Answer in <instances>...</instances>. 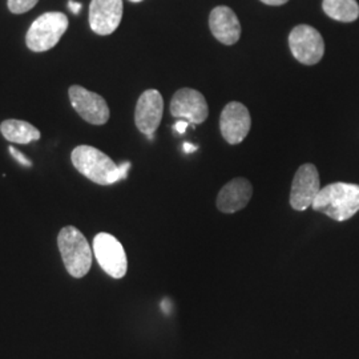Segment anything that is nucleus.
Listing matches in <instances>:
<instances>
[{"label": "nucleus", "instance_id": "1", "mask_svg": "<svg viewBox=\"0 0 359 359\" xmlns=\"http://www.w3.org/2000/svg\"><path fill=\"white\" fill-rule=\"evenodd\" d=\"M74 167L99 185H112L121 180L127 179L130 163H123L121 165L108 156L90 145H79L71 154Z\"/></svg>", "mask_w": 359, "mask_h": 359}, {"label": "nucleus", "instance_id": "2", "mask_svg": "<svg viewBox=\"0 0 359 359\" xmlns=\"http://www.w3.org/2000/svg\"><path fill=\"white\" fill-rule=\"evenodd\" d=\"M311 208L334 221L342 222L359 212V185L334 182L321 188Z\"/></svg>", "mask_w": 359, "mask_h": 359}, {"label": "nucleus", "instance_id": "3", "mask_svg": "<svg viewBox=\"0 0 359 359\" xmlns=\"http://www.w3.org/2000/svg\"><path fill=\"white\" fill-rule=\"evenodd\" d=\"M57 245L68 273L75 278L84 277L92 265V249L83 233L74 226H65L59 233Z\"/></svg>", "mask_w": 359, "mask_h": 359}, {"label": "nucleus", "instance_id": "4", "mask_svg": "<svg viewBox=\"0 0 359 359\" xmlns=\"http://www.w3.org/2000/svg\"><path fill=\"white\" fill-rule=\"evenodd\" d=\"M68 28V18L63 13H47L39 16L27 31V47L34 52L53 48Z\"/></svg>", "mask_w": 359, "mask_h": 359}, {"label": "nucleus", "instance_id": "5", "mask_svg": "<svg viewBox=\"0 0 359 359\" xmlns=\"http://www.w3.org/2000/svg\"><path fill=\"white\" fill-rule=\"evenodd\" d=\"M93 253L102 269L112 278H123L127 274L128 261L123 245L112 234L99 233L93 240Z\"/></svg>", "mask_w": 359, "mask_h": 359}, {"label": "nucleus", "instance_id": "6", "mask_svg": "<svg viewBox=\"0 0 359 359\" xmlns=\"http://www.w3.org/2000/svg\"><path fill=\"white\" fill-rule=\"evenodd\" d=\"M289 47L301 65H317L325 55V41L321 34L308 25H299L292 29Z\"/></svg>", "mask_w": 359, "mask_h": 359}, {"label": "nucleus", "instance_id": "7", "mask_svg": "<svg viewBox=\"0 0 359 359\" xmlns=\"http://www.w3.org/2000/svg\"><path fill=\"white\" fill-rule=\"evenodd\" d=\"M321 191V181L318 169L313 164H304L295 172L290 205L298 212H304L313 205L317 194Z\"/></svg>", "mask_w": 359, "mask_h": 359}, {"label": "nucleus", "instance_id": "8", "mask_svg": "<svg viewBox=\"0 0 359 359\" xmlns=\"http://www.w3.org/2000/svg\"><path fill=\"white\" fill-rule=\"evenodd\" d=\"M68 93L72 107L87 123L93 126H103L109 120L108 104L100 95L80 86H72Z\"/></svg>", "mask_w": 359, "mask_h": 359}, {"label": "nucleus", "instance_id": "9", "mask_svg": "<svg viewBox=\"0 0 359 359\" xmlns=\"http://www.w3.org/2000/svg\"><path fill=\"white\" fill-rule=\"evenodd\" d=\"M252 128V117L244 104L231 102L226 104L219 117V129L225 142L237 145L245 140Z\"/></svg>", "mask_w": 359, "mask_h": 359}, {"label": "nucleus", "instance_id": "10", "mask_svg": "<svg viewBox=\"0 0 359 359\" xmlns=\"http://www.w3.org/2000/svg\"><path fill=\"white\" fill-rule=\"evenodd\" d=\"M170 115L187 120L191 124H201L209 116V107L201 92L181 88L172 97Z\"/></svg>", "mask_w": 359, "mask_h": 359}, {"label": "nucleus", "instance_id": "11", "mask_svg": "<svg viewBox=\"0 0 359 359\" xmlns=\"http://www.w3.org/2000/svg\"><path fill=\"white\" fill-rule=\"evenodd\" d=\"M123 0H92L90 6V29L107 36L114 34L121 23Z\"/></svg>", "mask_w": 359, "mask_h": 359}, {"label": "nucleus", "instance_id": "12", "mask_svg": "<svg viewBox=\"0 0 359 359\" xmlns=\"http://www.w3.org/2000/svg\"><path fill=\"white\" fill-rule=\"evenodd\" d=\"M164 111V100L157 90H147L139 97L135 111V123L137 129L151 136L158 128Z\"/></svg>", "mask_w": 359, "mask_h": 359}, {"label": "nucleus", "instance_id": "13", "mask_svg": "<svg viewBox=\"0 0 359 359\" xmlns=\"http://www.w3.org/2000/svg\"><path fill=\"white\" fill-rule=\"evenodd\" d=\"M209 28L213 36L225 46H233L241 38V25L234 11L226 6H218L209 16Z\"/></svg>", "mask_w": 359, "mask_h": 359}, {"label": "nucleus", "instance_id": "14", "mask_svg": "<svg viewBox=\"0 0 359 359\" xmlns=\"http://www.w3.org/2000/svg\"><path fill=\"white\" fill-rule=\"evenodd\" d=\"M253 187L249 180L237 177L222 187L217 196V208L222 213H236L249 204Z\"/></svg>", "mask_w": 359, "mask_h": 359}, {"label": "nucleus", "instance_id": "15", "mask_svg": "<svg viewBox=\"0 0 359 359\" xmlns=\"http://www.w3.org/2000/svg\"><path fill=\"white\" fill-rule=\"evenodd\" d=\"M0 132L4 136L6 140L15 144H29L32 142H38L40 139V132L35 128L31 123H27L23 120H6L0 126Z\"/></svg>", "mask_w": 359, "mask_h": 359}, {"label": "nucleus", "instance_id": "16", "mask_svg": "<svg viewBox=\"0 0 359 359\" xmlns=\"http://www.w3.org/2000/svg\"><path fill=\"white\" fill-rule=\"evenodd\" d=\"M322 8L329 18L342 23H353L359 18L357 0H323Z\"/></svg>", "mask_w": 359, "mask_h": 359}, {"label": "nucleus", "instance_id": "17", "mask_svg": "<svg viewBox=\"0 0 359 359\" xmlns=\"http://www.w3.org/2000/svg\"><path fill=\"white\" fill-rule=\"evenodd\" d=\"M39 0H8V10L13 13L20 15L32 10Z\"/></svg>", "mask_w": 359, "mask_h": 359}, {"label": "nucleus", "instance_id": "18", "mask_svg": "<svg viewBox=\"0 0 359 359\" xmlns=\"http://www.w3.org/2000/svg\"><path fill=\"white\" fill-rule=\"evenodd\" d=\"M10 154H13V158L20 163V165H25V167H32V161L29 158H27L25 154H22L20 151H18L16 148L10 147Z\"/></svg>", "mask_w": 359, "mask_h": 359}, {"label": "nucleus", "instance_id": "19", "mask_svg": "<svg viewBox=\"0 0 359 359\" xmlns=\"http://www.w3.org/2000/svg\"><path fill=\"white\" fill-rule=\"evenodd\" d=\"M189 124H191L189 121L180 118L179 121L175 124V130H177L179 133H185V130H187Z\"/></svg>", "mask_w": 359, "mask_h": 359}, {"label": "nucleus", "instance_id": "20", "mask_svg": "<svg viewBox=\"0 0 359 359\" xmlns=\"http://www.w3.org/2000/svg\"><path fill=\"white\" fill-rule=\"evenodd\" d=\"M68 8L75 15H77V13H80V10H81V4L77 3V1H74V0H69L68 1Z\"/></svg>", "mask_w": 359, "mask_h": 359}, {"label": "nucleus", "instance_id": "21", "mask_svg": "<svg viewBox=\"0 0 359 359\" xmlns=\"http://www.w3.org/2000/svg\"><path fill=\"white\" fill-rule=\"evenodd\" d=\"M264 4H268V6H283L286 4L289 0H261Z\"/></svg>", "mask_w": 359, "mask_h": 359}, {"label": "nucleus", "instance_id": "22", "mask_svg": "<svg viewBox=\"0 0 359 359\" xmlns=\"http://www.w3.org/2000/svg\"><path fill=\"white\" fill-rule=\"evenodd\" d=\"M194 151H197V147L191 145L189 142H185V144H184V152H185V154H192Z\"/></svg>", "mask_w": 359, "mask_h": 359}, {"label": "nucleus", "instance_id": "23", "mask_svg": "<svg viewBox=\"0 0 359 359\" xmlns=\"http://www.w3.org/2000/svg\"><path fill=\"white\" fill-rule=\"evenodd\" d=\"M129 1H132V3H140L142 0H129Z\"/></svg>", "mask_w": 359, "mask_h": 359}]
</instances>
